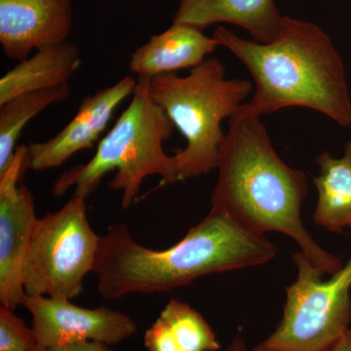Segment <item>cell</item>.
I'll return each instance as SVG.
<instances>
[{
  "instance_id": "obj_19",
  "label": "cell",
  "mask_w": 351,
  "mask_h": 351,
  "mask_svg": "<svg viewBox=\"0 0 351 351\" xmlns=\"http://www.w3.org/2000/svg\"><path fill=\"white\" fill-rule=\"evenodd\" d=\"M47 351H113L110 346L98 341H69L50 346Z\"/></svg>"
},
{
  "instance_id": "obj_9",
  "label": "cell",
  "mask_w": 351,
  "mask_h": 351,
  "mask_svg": "<svg viewBox=\"0 0 351 351\" xmlns=\"http://www.w3.org/2000/svg\"><path fill=\"white\" fill-rule=\"evenodd\" d=\"M22 306L31 313L41 348L80 341L119 345L138 331L130 316L105 306L85 308L71 300L31 295H25Z\"/></svg>"
},
{
  "instance_id": "obj_16",
  "label": "cell",
  "mask_w": 351,
  "mask_h": 351,
  "mask_svg": "<svg viewBox=\"0 0 351 351\" xmlns=\"http://www.w3.org/2000/svg\"><path fill=\"white\" fill-rule=\"evenodd\" d=\"M69 85L16 97L0 106V174L12 162L16 144L25 125L53 104L69 98Z\"/></svg>"
},
{
  "instance_id": "obj_14",
  "label": "cell",
  "mask_w": 351,
  "mask_h": 351,
  "mask_svg": "<svg viewBox=\"0 0 351 351\" xmlns=\"http://www.w3.org/2000/svg\"><path fill=\"white\" fill-rule=\"evenodd\" d=\"M82 53L75 43L66 40L36 50L20 61L0 80V106L16 97L69 84L82 64Z\"/></svg>"
},
{
  "instance_id": "obj_15",
  "label": "cell",
  "mask_w": 351,
  "mask_h": 351,
  "mask_svg": "<svg viewBox=\"0 0 351 351\" xmlns=\"http://www.w3.org/2000/svg\"><path fill=\"white\" fill-rule=\"evenodd\" d=\"M316 163L320 171L313 179L317 191L314 223L330 232L351 228V141L341 158L323 152Z\"/></svg>"
},
{
  "instance_id": "obj_6",
  "label": "cell",
  "mask_w": 351,
  "mask_h": 351,
  "mask_svg": "<svg viewBox=\"0 0 351 351\" xmlns=\"http://www.w3.org/2000/svg\"><path fill=\"white\" fill-rule=\"evenodd\" d=\"M293 262L297 278L285 289L282 319L254 351H330L350 329L351 258L328 280L302 252Z\"/></svg>"
},
{
  "instance_id": "obj_1",
  "label": "cell",
  "mask_w": 351,
  "mask_h": 351,
  "mask_svg": "<svg viewBox=\"0 0 351 351\" xmlns=\"http://www.w3.org/2000/svg\"><path fill=\"white\" fill-rule=\"evenodd\" d=\"M217 169L211 209L253 234L288 235L323 274L332 276L343 267L341 258L323 249L302 223L306 174L284 162L261 117L242 106L228 120Z\"/></svg>"
},
{
  "instance_id": "obj_8",
  "label": "cell",
  "mask_w": 351,
  "mask_h": 351,
  "mask_svg": "<svg viewBox=\"0 0 351 351\" xmlns=\"http://www.w3.org/2000/svg\"><path fill=\"white\" fill-rule=\"evenodd\" d=\"M27 147L20 145L0 174V304L15 311L25 298L24 265L38 223L32 191L20 184Z\"/></svg>"
},
{
  "instance_id": "obj_10",
  "label": "cell",
  "mask_w": 351,
  "mask_h": 351,
  "mask_svg": "<svg viewBox=\"0 0 351 351\" xmlns=\"http://www.w3.org/2000/svg\"><path fill=\"white\" fill-rule=\"evenodd\" d=\"M136 85L137 80L125 76L114 85L87 96L75 117L54 138L27 145L25 169H53L63 165L76 152L93 147L114 110L133 95Z\"/></svg>"
},
{
  "instance_id": "obj_11",
  "label": "cell",
  "mask_w": 351,
  "mask_h": 351,
  "mask_svg": "<svg viewBox=\"0 0 351 351\" xmlns=\"http://www.w3.org/2000/svg\"><path fill=\"white\" fill-rule=\"evenodd\" d=\"M71 27V0H0V43L10 59L68 40Z\"/></svg>"
},
{
  "instance_id": "obj_18",
  "label": "cell",
  "mask_w": 351,
  "mask_h": 351,
  "mask_svg": "<svg viewBox=\"0 0 351 351\" xmlns=\"http://www.w3.org/2000/svg\"><path fill=\"white\" fill-rule=\"evenodd\" d=\"M38 346L32 328L12 309L0 306V351H32Z\"/></svg>"
},
{
  "instance_id": "obj_7",
  "label": "cell",
  "mask_w": 351,
  "mask_h": 351,
  "mask_svg": "<svg viewBox=\"0 0 351 351\" xmlns=\"http://www.w3.org/2000/svg\"><path fill=\"white\" fill-rule=\"evenodd\" d=\"M85 201L73 195L38 219L24 265L25 295L71 300L82 294L101 237L88 221Z\"/></svg>"
},
{
  "instance_id": "obj_12",
  "label": "cell",
  "mask_w": 351,
  "mask_h": 351,
  "mask_svg": "<svg viewBox=\"0 0 351 351\" xmlns=\"http://www.w3.org/2000/svg\"><path fill=\"white\" fill-rule=\"evenodd\" d=\"M218 41L208 38L193 25L173 23L169 29L143 44L131 55L129 69L138 76L176 73L184 69L199 66L212 54Z\"/></svg>"
},
{
  "instance_id": "obj_21",
  "label": "cell",
  "mask_w": 351,
  "mask_h": 351,
  "mask_svg": "<svg viewBox=\"0 0 351 351\" xmlns=\"http://www.w3.org/2000/svg\"><path fill=\"white\" fill-rule=\"evenodd\" d=\"M226 351H247L246 345L242 337L235 336Z\"/></svg>"
},
{
  "instance_id": "obj_3",
  "label": "cell",
  "mask_w": 351,
  "mask_h": 351,
  "mask_svg": "<svg viewBox=\"0 0 351 351\" xmlns=\"http://www.w3.org/2000/svg\"><path fill=\"white\" fill-rule=\"evenodd\" d=\"M219 46L246 66L255 82L251 100L242 105L262 117L283 108H311L339 125H351V99L343 58L322 27L283 16L274 40L239 38L223 27L214 32Z\"/></svg>"
},
{
  "instance_id": "obj_17",
  "label": "cell",
  "mask_w": 351,
  "mask_h": 351,
  "mask_svg": "<svg viewBox=\"0 0 351 351\" xmlns=\"http://www.w3.org/2000/svg\"><path fill=\"white\" fill-rule=\"evenodd\" d=\"M159 318L170 328L178 346L186 351H218L216 334L202 315L188 304L170 300Z\"/></svg>"
},
{
  "instance_id": "obj_13",
  "label": "cell",
  "mask_w": 351,
  "mask_h": 351,
  "mask_svg": "<svg viewBox=\"0 0 351 351\" xmlns=\"http://www.w3.org/2000/svg\"><path fill=\"white\" fill-rule=\"evenodd\" d=\"M282 19L274 0H179L174 16V22L200 29L219 23L239 25L262 43L276 38Z\"/></svg>"
},
{
  "instance_id": "obj_22",
  "label": "cell",
  "mask_w": 351,
  "mask_h": 351,
  "mask_svg": "<svg viewBox=\"0 0 351 351\" xmlns=\"http://www.w3.org/2000/svg\"><path fill=\"white\" fill-rule=\"evenodd\" d=\"M32 351H47V348H41V346H38V348H34Z\"/></svg>"
},
{
  "instance_id": "obj_5",
  "label": "cell",
  "mask_w": 351,
  "mask_h": 351,
  "mask_svg": "<svg viewBox=\"0 0 351 351\" xmlns=\"http://www.w3.org/2000/svg\"><path fill=\"white\" fill-rule=\"evenodd\" d=\"M149 83L151 77L138 76L128 107L101 138L94 156L58 178L52 188L55 197L75 189L73 195L87 199L103 178L115 170L117 175L108 186L121 191V208L125 210L137 199L147 177H167L172 156L164 151L163 144L174 133L175 125L152 98Z\"/></svg>"
},
{
  "instance_id": "obj_2",
  "label": "cell",
  "mask_w": 351,
  "mask_h": 351,
  "mask_svg": "<svg viewBox=\"0 0 351 351\" xmlns=\"http://www.w3.org/2000/svg\"><path fill=\"white\" fill-rule=\"evenodd\" d=\"M277 251L265 235L246 232L211 209L181 241L164 250L138 243L126 223L110 226L101 235L93 272L101 297L117 300L169 292L201 276L263 265Z\"/></svg>"
},
{
  "instance_id": "obj_20",
  "label": "cell",
  "mask_w": 351,
  "mask_h": 351,
  "mask_svg": "<svg viewBox=\"0 0 351 351\" xmlns=\"http://www.w3.org/2000/svg\"><path fill=\"white\" fill-rule=\"evenodd\" d=\"M330 351H351V330L343 334V336L339 339L338 343Z\"/></svg>"
},
{
  "instance_id": "obj_4",
  "label": "cell",
  "mask_w": 351,
  "mask_h": 351,
  "mask_svg": "<svg viewBox=\"0 0 351 351\" xmlns=\"http://www.w3.org/2000/svg\"><path fill=\"white\" fill-rule=\"evenodd\" d=\"M223 64L209 57L186 76L176 73L151 78V96L186 141L172 156L169 174L158 188L208 174L218 167L226 133L223 119H230L250 95L249 80L226 78Z\"/></svg>"
}]
</instances>
